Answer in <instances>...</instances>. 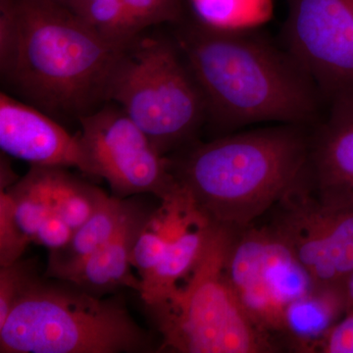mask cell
Returning a JSON list of instances; mask_svg holds the SVG:
<instances>
[{
	"mask_svg": "<svg viewBox=\"0 0 353 353\" xmlns=\"http://www.w3.org/2000/svg\"><path fill=\"white\" fill-rule=\"evenodd\" d=\"M123 50L67 7L48 0H0L1 75L48 115L79 119L90 113L105 99Z\"/></svg>",
	"mask_w": 353,
	"mask_h": 353,
	"instance_id": "1",
	"label": "cell"
},
{
	"mask_svg": "<svg viewBox=\"0 0 353 353\" xmlns=\"http://www.w3.org/2000/svg\"><path fill=\"white\" fill-rule=\"evenodd\" d=\"M222 130L275 122L308 127L318 118L322 90L289 50L250 31H220L196 22L176 41Z\"/></svg>",
	"mask_w": 353,
	"mask_h": 353,
	"instance_id": "2",
	"label": "cell"
},
{
	"mask_svg": "<svg viewBox=\"0 0 353 353\" xmlns=\"http://www.w3.org/2000/svg\"><path fill=\"white\" fill-rule=\"evenodd\" d=\"M306 128L278 124L214 139L171 164V170L206 219L245 229L307 176Z\"/></svg>",
	"mask_w": 353,
	"mask_h": 353,
	"instance_id": "3",
	"label": "cell"
},
{
	"mask_svg": "<svg viewBox=\"0 0 353 353\" xmlns=\"http://www.w3.org/2000/svg\"><path fill=\"white\" fill-rule=\"evenodd\" d=\"M37 277L0 326L1 353L152 352L124 303Z\"/></svg>",
	"mask_w": 353,
	"mask_h": 353,
	"instance_id": "4",
	"label": "cell"
},
{
	"mask_svg": "<svg viewBox=\"0 0 353 353\" xmlns=\"http://www.w3.org/2000/svg\"><path fill=\"white\" fill-rule=\"evenodd\" d=\"M234 230L215 225L189 277L145 304L162 336V350L182 353H267L278 350L241 305L225 272Z\"/></svg>",
	"mask_w": 353,
	"mask_h": 353,
	"instance_id": "5",
	"label": "cell"
},
{
	"mask_svg": "<svg viewBox=\"0 0 353 353\" xmlns=\"http://www.w3.org/2000/svg\"><path fill=\"white\" fill-rule=\"evenodd\" d=\"M179 48L163 39L134 41L116 60L105 90L161 154L185 143L206 116L205 101Z\"/></svg>",
	"mask_w": 353,
	"mask_h": 353,
	"instance_id": "6",
	"label": "cell"
},
{
	"mask_svg": "<svg viewBox=\"0 0 353 353\" xmlns=\"http://www.w3.org/2000/svg\"><path fill=\"white\" fill-rule=\"evenodd\" d=\"M225 272L248 316L272 338L284 333L290 305L317 288L270 225L233 232Z\"/></svg>",
	"mask_w": 353,
	"mask_h": 353,
	"instance_id": "7",
	"label": "cell"
},
{
	"mask_svg": "<svg viewBox=\"0 0 353 353\" xmlns=\"http://www.w3.org/2000/svg\"><path fill=\"white\" fill-rule=\"evenodd\" d=\"M272 210L269 225L316 287H345L353 272V208L324 203L311 190L307 173Z\"/></svg>",
	"mask_w": 353,
	"mask_h": 353,
	"instance_id": "8",
	"label": "cell"
},
{
	"mask_svg": "<svg viewBox=\"0 0 353 353\" xmlns=\"http://www.w3.org/2000/svg\"><path fill=\"white\" fill-rule=\"evenodd\" d=\"M92 176L104 179L115 196L152 194L167 199L179 189L171 163L120 106L79 118Z\"/></svg>",
	"mask_w": 353,
	"mask_h": 353,
	"instance_id": "9",
	"label": "cell"
},
{
	"mask_svg": "<svg viewBox=\"0 0 353 353\" xmlns=\"http://www.w3.org/2000/svg\"><path fill=\"white\" fill-rule=\"evenodd\" d=\"M284 37L325 97L353 88V0H289Z\"/></svg>",
	"mask_w": 353,
	"mask_h": 353,
	"instance_id": "10",
	"label": "cell"
},
{
	"mask_svg": "<svg viewBox=\"0 0 353 353\" xmlns=\"http://www.w3.org/2000/svg\"><path fill=\"white\" fill-rule=\"evenodd\" d=\"M0 148L9 157L39 167H75L92 176L80 134L73 136L48 114L0 94Z\"/></svg>",
	"mask_w": 353,
	"mask_h": 353,
	"instance_id": "11",
	"label": "cell"
},
{
	"mask_svg": "<svg viewBox=\"0 0 353 353\" xmlns=\"http://www.w3.org/2000/svg\"><path fill=\"white\" fill-rule=\"evenodd\" d=\"M329 99L326 120L310 136L308 183L324 203L353 208V88Z\"/></svg>",
	"mask_w": 353,
	"mask_h": 353,
	"instance_id": "12",
	"label": "cell"
},
{
	"mask_svg": "<svg viewBox=\"0 0 353 353\" xmlns=\"http://www.w3.org/2000/svg\"><path fill=\"white\" fill-rule=\"evenodd\" d=\"M150 214L152 212L136 202L125 199L119 225L110 238L60 281H66L97 296L123 287L141 292V280L132 273L131 255Z\"/></svg>",
	"mask_w": 353,
	"mask_h": 353,
	"instance_id": "13",
	"label": "cell"
},
{
	"mask_svg": "<svg viewBox=\"0 0 353 353\" xmlns=\"http://www.w3.org/2000/svg\"><path fill=\"white\" fill-rule=\"evenodd\" d=\"M183 0H74L69 9L102 38L125 50L146 28L179 22Z\"/></svg>",
	"mask_w": 353,
	"mask_h": 353,
	"instance_id": "14",
	"label": "cell"
},
{
	"mask_svg": "<svg viewBox=\"0 0 353 353\" xmlns=\"http://www.w3.org/2000/svg\"><path fill=\"white\" fill-rule=\"evenodd\" d=\"M213 227L214 224L199 213L176 234L157 268L141 284L139 294L143 303L162 299L189 277L205 250Z\"/></svg>",
	"mask_w": 353,
	"mask_h": 353,
	"instance_id": "15",
	"label": "cell"
},
{
	"mask_svg": "<svg viewBox=\"0 0 353 353\" xmlns=\"http://www.w3.org/2000/svg\"><path fill=\"white\" fill-rule=\"evenodd\" d=\"M347 313L345 287L315 288L292 303L285 319L284 336L294 350L311 348Z\"/></svg>",
	"mask_w": 353,
	"mask_h": 353,
	"instance_id": "16",
	"label": "cell"
},
{
	"mask_svg": "<svg viewBox=\"0 0 353 353\" xmlns=\"http://www.w3.org/2000/svg\"><path fill=\"white\" fill-rule=\"evenodd\" d=\"M124 206L125 199L106 196L94 215L74 231L66 245L50 252L46 277L61 280L94 254L119 225Z\"/></svg>",
	"mask_w": 353,
	"mask_h": 353,
	"instance_id": "17",
	"label": "cell"
},
{
	"mask_svg": "<svg viewBox=\"0 0 353 353\" xmlns=\"http://www.w3.org/2000/svg\"><path fill=\"white\" fill-rule=\"evenodd\" d=\"M53 212L75 231L87 222L108 194L83 182L62 167H41Z\"/></svg>",
	"mask_w": 353,
	"mask_h": 353,
	"instance_id": "18",
	"label": "cell"
},
{
	"mask_svg": "<svg viewBox=\"0 0 353 353\" xmlns=\"http://www.w3.org/2000/svg\"><path fill=\"white\" fill-rule=\"evenodd\" d=\"M196 21L220 31H250L268 22L273 0H189Z\"/></svg>",
	"mask_w": 353,
	"mask_h": 353,
	"instance_id": "19",
	"label": "cell"
},
{
	"mask_svg": "<svg viewBox=\"0 0 353 353\" xmlns=\"http://www.w3.org/2000/svg\"><path fill=\"white\" fill-rule=\"evenodd\" d=\"M34 260H18L0 270V326L18 299L38 276Z\"/></svg>",
	"mask_w": 353,
	"mask_h": 353,
	"instance_id": "20",
	"label": "cell"
},
{
	"mask_svg": "<svg viewBox=\"0 0 353 353\" xmlns=\"http://www.w3.org/2000/svg\"><path fill=\"white\" fill-rule=\"evenodd\" d=\"M30 241L21 233L14 218L13 202L7 190L0 194V265L8 266L21 259Z\"/></svg>",
	"mask_w": 353,
	"mask_h": 353,
	"instance_id": "21",
	"label": "cell"
},
{
	"mask_svg": "<svg viewBox=\"0 0 353 353\" xmlns=\"http://www.w3.org/2000/svg\"><path fill=\"white\" fill-rule=\"evenodd\" d=\"M310 352L353 353V311L345 313L313 345Z\"/></svg>",
	"mask_w": 353,
	"mask_h": 353,
	"instance_id": "22",
	"label": "cell"
},
{
	"mask_svg": "<svg viewBox=\"0 0 353 353\" xmlns=\"http://www.w3.org/2000/svg\"><path fill=\"white\" fill-rule=\"evenodd\" d=\"M73 234L74 230L68 223L52 212L43 221L32 243L48 248L50 252H54L66 245Z\"/></svg>",
	"mask_w": 353,
	"mask_h": 353,
	"instance_id": "23",
	"label": "cell"
},
{
	"mask_svg": "<svg viewBox=\"0 0 353 353\" xmlns=\"http://www.w3.org/2000/svg\"><path fill=\"white\" fill-rule=\"evenodd\" d=\"M345 299H347V312L353 311V272L345 284Z\"/></svg>",
	"mask_w": 353,
	"mask_h": 353,
	"instance_id": "24",
	"label": "cell"
},
{
	"mask_svg": "<svg viewBox=\"0 0 353 353\" xmlns=\"http://www.w3.org/2000/svg\"><path fill=\"white\" fill-rule=\"evenodd\" d=\"M48 1H51L53 2V3L59 4V6L69 8L74 0H48Z\"/></svg>",
	"mask_w": 353,
	"mask_h": 353,
	"instance_id": "25",
	"label": "cell"
}]
</instances>
